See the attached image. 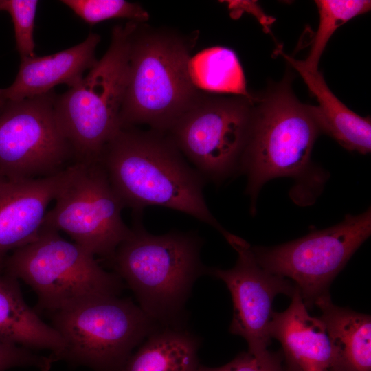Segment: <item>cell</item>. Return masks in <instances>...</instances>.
I'll return each mask as SVG.
<instances>
[{"mask_svg":"<svg viewBox=\"0 0 371 371\" xmlns=\"http://www.w3.org/2000/svg\"><path fill=\"white\" fill-rule=\"evenodd\" d=\"M100 162L124 207L134 212L150 205L166 207L192 216L223 236L226 233L205 202L204 178L167 133L121 128Z\"/></svg>","mask_w":371,"mask_h":371,"instance_id":"obj_1","label":"cell"},{"mask_svg":"<svg viewBox=\"0 0 371 371\" xmlns=\"http://www.w3.org/2000/svg\"><path fill=\"white\" fill-rule=\"evenodd\" d=\"M136 223L109 260L114 273L157 324L183 326L192 286L207 273L200 256L202 239L192 232L154 235Z\"/></svg>","mask_w":371,"mask_h":371,"instance_id":"obj_2","label":"cell"},{"mask_svg":"<svg viewBox=\"0 0 371 371\" xmlns=\"http://www.w3.org/2000/svg\"><path fill=\"white\" fill-rule=\"evenodd\" d=\"M192 41L137 24L130 43L122 128L146 124L166 133L200 96L189 71Z\"/></svg>","mask_w":371,"mask_h":371,"instance_id":"obj_3","label":"cell"},{"mask_svg":"<svg viewBox=\"0 0 371 371\" xmlns=\"http://www.w3.org/2000/svg\"><path fill=\"white\" fill-rule=\"evenodd\" d=\"M291 74L256 96L247 143L240 172L247 179L250 212H256L258 194L274 178L299 177L307 171L321 133L313 106L302 104L291 89Z\"/></svg>","mask_w":371,"mask_h":371,"instance_id":"obj_4","label":"cell"},{"mask_svg":"<svg viewBox=\"0 0 371 371\" xmlns=\"http://www.w3.org/2000/svg\"><path fill=\"white\" fill-rule=\"evenodd\" d=\"M137 24L129 21L115 25L104 55L78 84L56 96L57 117L76 163L99 161L122 128L130 43Z\"/></svg>","mask_w":371,"mask_h":371,"instance_id":"obj_5","label":"cell"},{"mask_svg":"<svg viewBox=\"0 0 371 371\" xmlns=\"http://www.w3.org/2000/svg\"><path fill=\"white\" fill-rule=\"evenodd\" d=\"M3 268L28 284L37 295L38 308L49 314L85 300L118 295L124 285L94 255L45 227L34 241L10 253Z\"/></svg>","mask_w":371,"mask_h":371,"instance_id":"obj_6","label":"cell"},{"mask_svg":"<svg viewBox=\"0 0 371 371\" xmlns=\"http://www.w3.org/2000/svg\"><path fill=\"white\" fill-rule=\"evenodd\" d=\"M50 315L65 341L58 360L95 371H121L159 326L131 299L118 295L85 300Z\"/></svg>","mask_w":371,"mask_h":371,"instance_id":"obj_7","label":"cell"},{"mask_svg":"<svg viewBox=\"0 0 371 371\" xmlns=\"http://www.w3.org/2000/svg\"><path fill=\"white\" fill-rule=\"evenodd\" d=\"M255 98L203 91L166 133L204 179L240 172Z\"/></svg>","mask_w":371,"mask_h":371,"instance_id":"obj_8","label":"cell"},{"mask_svg":"<svg viewBox=\"0 0 371 371\" xmlns=\"http://www.w3.org/2000/svg\"><path fill=\"white\" fill-rule=\"evenodd\" d=\"M370 210L284 244L251 246L254 258L269 272L292 280L306 307H312L370 236Z\"/></svg>","mask_w":371,"mask_h":371,"instance_id":"obj_9","label":"cell"},{"mask_svg":"<svg viewBox=\"0 0 371 371\" xmlns=\"http://www.w3.org/2000/svg\"><path fill=\"white\" fill-rule=\"evenodd\" d=\"M56 96L50 91L0 100V172L6 179L49 177L74 158L57 117Z\"/></svg>","mask_w":371,"mask_h":371,"instance_id":"obj_10","label":"cell"},{"mask_svg":"<svg viewBox=\"0 0 371 371\" xmlns=\"http://www.w3.org/2000/svg\"><path fill=\"white\" fill-rule=\"evenodd\" d=\"M75 164L42 227L63 232L95 256L109 260L132 231L122 218L124 205L100 161Z\"/></svg>","mask_w":371,"mask_h":371,"instance_id":"obj_11","label":"cell"},{"mask_svg":"<svg viewBox=\"0 0 371 371\" xmlns=\"http://www.w3.org/2000/svg\"><path fill=\"white\" fill-rule=\"evenodd\" d=\"M223 236L237 252L236 262L229 269L207 268V273L223 280L231 293L234 311L230 333L245 339L249 352L260 355L267 350L271 339L273 299L280 293L291 297L295 286L260 267L246 240L229 232Z\"/></svg>","mask_w":371,"mask_h":371,"instance_id":"obj_12","label":"cell"},{"mask_svg":"<svg viewBox=\"0 0 371 371\" xmlns=\"http://www.w3.org/2000/svg\"><path fill=\"white\" fill-rule=\"evenodd\" d=\"M76 164L57 174L0 184V267L14 250L38 236L47 207L71 177Z\"/></svg>","mask_w":371,"mask_h":371,"instance_id":"obj_13","label":"cell"},{"mask_svg":"<svg viewBox=\"0 0 371 371\" xmlns=\"http://www.w3.org/2000/svg\"><path fill=\"white\" fill-rule=\"evenodd\" d=\"M270 335L281 344L288 371L330 370L334 354L325 324L308 313L296 286L289 307L273 313Z\"/></svg>","mask_w":371,"mask_h":371,"instance_id":"obj_14","label":"cell"},{"mask_svg":"<svg viewBox=\"0 0 371 371\" xmlns=\"http://www.w3.org/2000/svg\"><path fill=\"white\" fill-rule=\"evenodd\" d=\"M100 41V35L90 33L83 42L56 54L21 58L13 83L0 89V100H21L45 94L60 84L75 86L97 63L95 52Z\"/></svg>","mask_w":371,"mask_h":371,"instance_id":"obj_15","label":"cell"},{"mask_svg":"<svg viewBox=\"0 0 371 371\" xmlns=\"http://www.w3.org/2000/svg\"><path fill=\"white\" fill-rule=\"evenodd\" d=\"M303 78L319 105L313 106L314 114L321 132L335 139L349 150L367 154L371 149V120L363 117L344 104L330 90L318 70L308 69L302 60L279 51Z\"/></svg>","mask_w":371,"mask_h":371,"instance_id":"obj_16","label":"cell"},{"mask_svg":"<svg viewBox=\"0 0 371 371\" xmlns=\"http://www.w3.org/2000/svg\"><path fill=\"white\" fill-rule=\"evenodd\" d=\"M0 339L29 349H47L57 361L64 350L60 334L25 302L19 281L0 267Z\"/></svg>","mask_w":371,"mask_h":371,"instance_id":"obj_17","label":"cell"},{"mask_svg":"<svg viewBox=\"0 0 371 371\" xmlns=\"http://www.w3.org/2000/svg\"><path fill=\"white\" fill-rule=\"evenodd\" d=\"M334 354L330 371H371V318L335 305L329 293L315 302Z\"/></svg>","mask_w":371,"mask_h":371,"instance_id":"obj_18","label":"cell"},{"mask_svg":"<svg viewBox=\"0 0 371 371\" xmlns=\"http://www.w3.org/2000/svg\"><path fill=\"white\" fill-rule=\"evenodd\" d=\"M199 342L184 326L159 325L121 371H196Z\"/></svg>","mask_w":371,"mask_h":371,"instance_id":"obj_19","label":"cell"},{"mask_svg":"<svg viewBox=\"0 0 371 371\" xmlns=\"http://www.w3.org/2000/svg\"><path fill=\"white\" fill-rule=\"evenodd\" d=\"M189 71L194 85L203 92L254 98L247 89L239 59L230 48L214 46L199 52L191 56Z\"/></svg>","mask_w":371,"mask_h":371,"instance_id":"obj_20","label":"cell"},{"mask_svg":"<svg viewBox=\"0 0 371 371\" xmlns=\"http://www.w3.org/2000/svg\"><path fill=\"white\" fill-rule=\"evenodd\" d=\"M319 25L314 34L307 58L302 60L309 70H318L326 46L336 30L352 18L368 12L371 1L367 0H317Z\"/></svg>","mask_w":371,"mask_h":371,"instance_id":"obj_21","label":"cell"},{"mask_svg":"<svg viewBox=\"0 0 371 371\" xmlns=\"http://www.w3.org/2000/svg\"><path fill=\"white\" fill-rule=\"evenodd\" d=\"M60 2L90 25L117 18L142 23L149 18L148 13L139 4L124 0H63Z\"/></svg>","mask_w":371,"mask_h":371,"instance_id":"obj_22","label":"cell"},{"mask_svg":"<svg viewBox=\"0 0 371 371\" xmlns=\"http://www.w3.org/2000/svg\"><path fill=\"white\" fill-rule=\"evenodd\" d=\"M38 2L36 0H3L2 10L11 16L16 49L21 58L35 56L33 32Z\"/></svg>","mask_w":371,"mask_h":371,"instance_id":"obj_23","label":"cell"},{"mask_svg":"<svg viewBox=\"0 0 371 371\" xmlns=\"http://www.w3.org/2000/svg\"><path fill=\"white\" fill-rule=\"evenodd\" d=\"M56 359L51 355H40L31 349L0 339V371L16 367H33L49 371Z\"/></svg>","mask_w":371,"mask_h":371,"instance_id":"obj_24","label":"cell"},{"mask_svg":"<svg viewBox=\"0 0 371 371\" xmlns=\"http://www.w3.org/2000/svg\"><path fill=\"white\" fill-rule=\"evenodd\" d=\"M214 371H284L280 357L268 350L260 355L243 352Z\"/></svg>","mask_w":371,"mask_h":371,"instance_id":"obj_25","label":"cell"},{"mask_svg":"<svg viewBox=\"0 0 371 371\" xmlns=\"http://www.w3.org/2000/svg\"><path fill=\"white\" fill-rule=\"evenodd\" d=\"M227 2L231 14L232 15H234V17H237L238 14L243 12H249L258 19V20L264 25L265 29L267 30H269V25L274 21L273 19L267 16L261 10V8L255 1H229Z\"/></svg>","mask_w":371,"mask_h":371,"instance_id":"obj_26","label":"cell"},{"mask_svg":"<svg viewBox=\"0 0 371 371\" xmlns=\"http://www.w3.org/2000/svg\"><path fill=\"white\" fill-rule=\"evenodd\" d=\"M196 371H214L213 368L199 366Z\"/></svg>","mask_w":371,"mask_h":371,"instance_id":"obj_27","label":"cell"},{"mask_svg":"<svg viewBox=\"0 0 371 371\" xmlns=\"http://www.w3.org/2000/svg\"><path fill=\"white\" fill-rule=\"evenodd\" d=\"M6 179L3 177V175L0 172V184H1Z\"/></svg>","mask_w":371,"mask_h":371,"instance_id":"obj_28","label":"cell"},{"mask_svg":"<svg viewBox=\"0 0 371 371\" xmlns=\"http://www.w3.org/2000/svg\"><path fill=\"white\" fill-rule=\"evenodd\" d=\"M3 0H0V11L2 10Z\"/></svg>","mask_w":371,"mask_h":371,"instance_id":"obj_29","label":"cell"}]
</instances>
